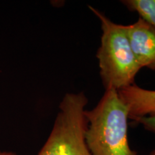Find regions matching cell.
<instances>
[{"label": "cell", "mask_w": 155, "mask_h": 155, "mask_svg": "<svg viewBox=\"0 0 155 155\" xmlns=\"http://www.w3.org/2000/svg\"><path fill=\"white\" fill-rule=\"evenodd\" d=\"M86 142L91 155H137L128 139L129 110L114 89H107L96 107L85 111Z\"/></svg>", "instance_id": "cell-1"}, {"label": "cell", "mask_w": 155, "mask_h": 155, "mask_svg": "<svg viewBox=\"0 0 155 155\" xmlns=\"http://www.w3.org/2000/svg\"><path fill=\"white\" fill-rule=\"evenodd\" d=\"M88 7L101 24V40L96 57L105 90L118 91L134 84L141 68L131 50L127 26L114 23L98 9Z\"/></svg>", "instance_id": "cell-2"}, {"label": "cell", "mask_w": 155, "mask_h": 155, "mask_svg": "<svg viewBox=\"0 0 155 155\" xmlns=\"http://www.w3.org/2000/svg\"><path fill=\"white\" fill-rule=\"evenodd\" d=\"M88 102L83 92L64 96L51 133L38 155H91L85 138Z\"/></svg>", "instance_id": "cell-3"}, {"label": "cell", "mask_w": 155, "mask_h": 155, "mask_svg": "<svg viewBox=\"0 0 155 155\" xmlns=\"http://www.w3.org/2000/svg\"><path fill=\"white\" fill-rule=\"evenodd\" d=\"M126 26L131 50L139 67L155 70V28L141 17Z\"/></svg>", "instance_id": "cell-4"}, {"label": "cell", "mask_w": 155, "mask_h": 155, "mask_svg": "<svg viewBox=\"0 0 155 155\" xmlns=\"http://www.w3.org/2000/svg\"><path fill=\"white\" fill-rule=\"evenodd\" d=\"M118 93L128 108L130 119L155 116V90L142 88L134 83Z\"/></svg>", "instance_id": "cell-5"}, {"label": "cell", "mask_w": 155, "mask_h": 155, "mask_svg": "<svg viewBox=\"0 0 155 155\" xmlns=\"http://www.w3.org/2000/svg\"><path fill=\"white\" fill-rule=\"evenodd\" d=\"M121 3L155 28V0H124Z\"/></svg>", "instance_id": "cell-6"}, {"label": "cell", "mask_w": 155, "mask_h": 155, "mask_svg": "<svg viewBox=\"0 0 155 155\" xmlns=\"http://www.w3.org/2000/svg\"><path fill=\"white\" fill-rule=\"evenodd\" d=\"M135 123L143 126L144 129L155 135V116H144L133 120ZM148 155H155V148Z\"/></svg>", "instance_id": "cell-7"}, {"label": "cell", "mask_w": 155, "mask_h": 155, "mask_svg": "<svg viewBox=\"0 0 155 155\" xmlns=\"http://www.w3.org/2000/svg\"><path fill=\"white\" fill-rule=\"evenodd\" d=\"M0 155H16L13 152H1Z\"/></svg>", "instance_id": "cell-8"}]
</instances>
